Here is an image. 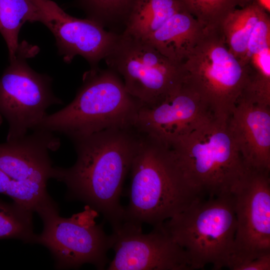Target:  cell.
Masks as SVG:
<instances>
[{
	"mask_svg": "<svg viewBox=\"0 0 270 270\" xmlns=\"http://www.w3.org/2000/svg\"><path fill=\"white\" fill-rule=\"evenodd\" d=\"M141 134L130 171L124 222L160 224L200 198L184 182L168 148Z\"/></svg>",
	"mask_w": 270,
	"mask_h": 270,
	"instance_id": "3957f363",
	"label": "cell"
},
{
	"mask_svg": "<svg viewBox=\"0 0 270 270\" xmlns=\"http://www.w3.org/2000/svg\"><path fill=\"white\" fill-rule=\"evenodd\" d=\"M189 188L200 198L232 193L248 168L228 120L212 114L167 147Z\"/></svg>",
	"mask_w": 270,
	"mask_h": 270,
	"instance_id": "7a4b0ae2",
	"label": "cell"
},
{
	"mask_svg": "<svg viewBox=\"0 0 270 270\" xmlns=\"http://www.w3.org/2000/svg\"><path fill=\"white\" fill-rule=\"evenodd\" d=\"M38 52L36 46L20 43L15 58L0 78V115L9 126L6 142L20 140L28 130H35L48 108L63 104L53 93L52 78L36 72L27 63Z\"/></svg>",
	"mask_w": 270,
	"mask_h": 270,
	"instance_id": "ba28073f",
	"label": "cell"
},
{
	"mask_svg": "<svg viewBox=\"0 0 270 270\" xmlns=\"http://www.w3.org/2000/svg\"><path fill=\"white\" fill-rule=\"evenodd\" d=\"M204 28H221L226 17L252 0H178Z\"/></svg>",
	"mask_w": 270,
	"mask_h": 270,
	"instance_id": "44dd1931",
	"label": "cell"
},
{
	"mask_svg": "<svg viewBox=\"0 0 270 270\" xmlns=\"http://www.w3.org/2000/svg\"><path fill=\"white\" fill-rule=\"evenodd\" d=\"M98 214L87 205L83 211L68 218L60 216L58 206L38 214L44 228L36 235V243L48 249L56 269H77L86 264L104 269L112 239L104 232L103 224L96 223Z\"/></svg>",
	"mask_w": 270,
	"mask_h": 270,
	"instance_id": "9c48e42d",
	"label": "cell"
},
{
	"mask_svg": "<svg viewBox=\"0 0 270 270\" xmlns=\"http://www.w3.org/2000/svg\"><path fill=\"white\" fill-rule=\"evenodd\" d=\"M204 28L186 10L172 16L146 38L173 62L182 64L194 46Z\"/></svg>",
	"mask_w": 270,
	"mask_h": 270,
	"instance_id": "e0dca14e",
	"label": "cell"
},
{
	"mask_svg": "<svg viewBox=\"0 0 270 270\" xmlns=\"http://www.w3.org/2000/svg\"><path fill=\"white\" fill-rule=\"evenodd\" d=\"M42 8L44 24L54 34L59 54L66 62L80 56L90 64L91 69L109 52L118 34L107 30L89 18L81 19L66 13L50 0H38Z\"/></svg>",
	"mask_w": 270,
	"mask_h": 270,
	"instance_id": "4fadbf2b",
	"label": "cell"
},
{
	"mask_svg": "<svg viewBox=\"0 0 270 270\" xmlns=\"http://www.w3.org/2000/svg\"><path fill=\"white\" fill-rule=\"evenodd\" d=\"M270 172L248 168L232 191L236 228L226 266L230 270H250L270 254Z\"/></svg>",
	"mask_w": 270,
	"mask_h": 270,
	"instance_id": "30bf717a",
	"label": "cell"
},
{
	"mask_svg": "<svg viewBox=\"0 0 270 270\" xmlns=\"http://www.w3.org/2000/svg\"><path fill=\"white\" fill-rule=\"evenodd\" d=\"M212 114L206 102L184 82L157 104L141 106L134 118L133 127L140 134L168 147Z\"/></svg>",
	"mask_w": 270,
	"mask_h": 270,
	"instance_id": "7c38bea8",
	"label": "cell"
},
{
	"mask_svg": "<svg viewBox=\"0 0 270 270\" xmlns=\"http://www.w3.org/2000/svg\"><path fill=\"white\" fill-rule=\"evenodd\" d=\"M104 60L142 106L160 103L184 82L182 64L164 56L146 40L124 32L118 34Z\"/></svg>",
	"mask_w": 270,
	"mask_h": 270,
	"instance_id": "52a82bcc",
	"label": "cell"
},
{
	"mask_svg": "<svg viewBox=\"0 0 270 270\" xmlns=\"http://www.w3.org/2000/svg\"><path fill=\"white\" fill-rule=\"evenodd\" d=\"M252 2L257 4L267 12H270V0H252Z\"/></svg>",
	"mask_w": 270,
	"mask_h": 270,
	"instance_id": "cb8c5ba5",
	"label": "cell"
},
{
	"mask_svg": "<svg viewBox=\"0 0 270 270\" xmlns=\"http://www.w3.org/2000/svg\"><path fill=\"white\" fill-rule=\"evenodd\" d=\"M82 80L73 100L47 114L35 130L58 132L72 141L105 130L133 127L141 104L116 72L108 68H90Z\"/></svg>",
	"mask_w": 270,
	"mask_h": 270,
	"instance_id": "277c9868",
	"label": "cell"
},
{
	"mask_svg": "<svg viewBox=\"0 0 270 270\" xmlns=\"http://www.w3.org/2000/svg\"><path fill=\"white\" fill-rule=\"evenodd\" d=\"M244 65L248 80L244 94L254 102L270 106V22L265 20L254 28Z\"/></svg>",
	"mask_w": 270,
	"mask_h": 270,
	"instance_id": "2e32d148",
	"label": "cell"
},
{
	"mask_svg": "<svg viewBox=\"0 0 270 270\" xmlns=\"http://www.w3.org/2000/svg\"><path fill=\"white\" fill-rule=\"evenodd\" d=\"M182 10L185 9L178 0H137L122 32L146 38Z\"/></svg>",
	"mask_w": 270,
	"mask_h": 270,
	"instance_id": "ac0fdd59",
	"label": "cell"
},
{
	"mask_svg": "<svg viewBox=\"0 0 270 270\" xmlns=\"http://www.w3.org/2000/svg\"><path fill=\"white\" fill-rule=\"evenodd\" d=\"M184 82L215 116L228 120L248 80V68L230 50L221 28L204 29L182 64Z\"/></svg>",
	"mask_w": 270,
	"mask_h": 270,
	"instance_id": "8992f818",
	"label": "cell"
},
{
	"mask_svg": "<svg viewBox=\"0 0 270 270\" xmlns=\"http://www.w3.org/2000/svg\"><path fill=\"white\" fill-rule=\"evenodd\" d=\"M162 226L185 250L192 270L226 267L236 228L232 193L197 198Z\"/></svg>",
	"mask_w": 270,
	"mask_h": 270,
	"instance_id": "5b68a950",
	"label": "cell"
},
{
	"mask_svg": "<svg viewBox=\"0 0 270 270\" xmlns=\"http://www.w3.org/2000/svg\"><path fill=\"white\" fill-rule=\"evenodd\" d=\"M32 213L14 202L8 204L0 200V240L16 238L36 244Z\"/></svg>",
	"mask_w": 270,
	"mask_h": 270,
	"instance_id": "7402d4cb",
	"label": "cell"
},
{
	"mask_svg": "<svg viewBox=\"0 0 270 270\" xmlns=\"http://www.w3.org/2000/svg\"><path fill=\"white\" fill-rule=\"evenodd\" d=\"M44 14L38 0H0V32L6 44L10 60L16 57L18 34L26 22H40Z\"/></svg>",
	"mask_w": 270,
	"mask_h": 270,
	"instance_id": "d6986e66",
	"label": "cell"
},
{
	"mask_svg": "<svg viewBox=\"0 0 270 270\" xmlns=\"http://www.w3.org/2000/svg\"></svg>",
	"mask_w": 270,
	"mask_h": 270,
	"instance_id": "484cf974",
	"label": "cell"
},
{
	"mask_svg": "<svg viewBox=\"0 0 270 270\" xmlns=\"http://www.w3.org/2000/svg\"><path fill=\"white\" fill-rule=\"evenodd\" d=\"M140 138L131 127L105 130L74 140L75 164L68 168L54 166L52 178L66 185V199L84 203L115 229L124 222L120 198Z\"/></svg>",
	"mask_w": 270,
	"mask_h": 270,
	"instance_id": "6da1fadb",
	"label": "cell"
},
{
	"mask_svg": "<svg viewBox=\"0 0 270 270\" xmlns=\"http://www.w3.org/2000/svg\"><path fill=\"white\" fill-rule=\"evenodd\" d=\"M53 132L34 130L30 134L0 144V170L13 180L46 186L53 166L48 154L60 146Z\"/></svg>",
	"mask_w": 270,
	"mask_h": 270,
	"instance_id": "5bb4252c",
	"label": "cell"
},
{
	"mask_svg": "<svg viewBox=\"0 0 270 270\" xmlns=\"http://www.w3.org/2000/svg\"><path fill=\"white\" fill-rule=\"evenodd\" d=\"M2 117L0 115V125L2 124Z\"/></svg>",
	"mask_w": 270,
	"mask_h": 270,
	"instance_id": "d4e9b609",
	"label": "cell"
},
{
	"mask_svg": "<svg viewBox=\"0 0 270 270\" xmlns=\"http://www.w3.org/2000/svg\"><path fill=\"white\" fill-rule=\"evenodd\" d=\"M137 0H78L87 18L113 31L122 26Z\"/></svg>",
	"mask_w": 270,
	"mask_h": 270,
	"instance_id": "603a6c76",
	"label": "cell"
},
{
	"mask_svg": "<svg viewBox=\"0 0 270 270\" xmlns=\"http://www.w3.org/2000/svg\"><path fill=\"white\" fill-rule=\"evenodd\" d=\"M228 126L246 166L270 170V106L241 96Z\"/></svg>",
	"mask_w": 270,
	"mask_h": 270,
	"instance_id": "9a60e30c",
	"label": "cell"
},
{
	"mask_svg": "<svg viewBox=\"0 0 270 270\" xmlns=\"http://www.w3.org/2000/svg\"><path fill=\"white\" fill-rule=\"evenodd\" d=\"M111 235L114 255L108 270H192L185 250L162 223L144 234L142 226L124 222Z\"/></svg>",
	"mask_w": 270,
	"mask_h": 270,
	"instance_id": "8fae6325",
	"label": "cell"
},
{
	"mask_svg": "<svg viewBox=\"0 0 270 270\" xmlns=\"http://www.w3.org/2000/svg\"><path fill=\"white\" fill-rule=\"evenodd\" d=\"M266 12L252 2L240 9H236L226 17L221 26L230 50L243 65L252 32Z\"/></svg>",
	"mask_w": 270,
	"mask_h": 270,
	"instance_id": "ffe728a7",
	"label": "cell"
}]
</instances>
